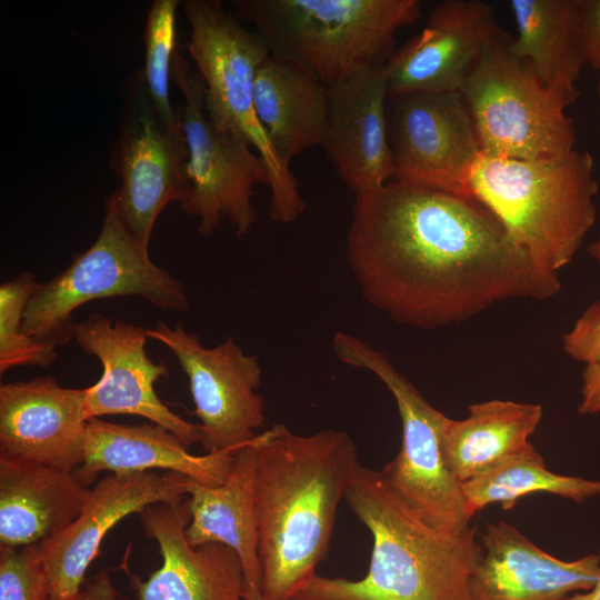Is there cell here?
I'll use <instances>...</instances> for the list:
<instances>
[{
    "instance_id": "6da1fadb",
    "label": "cell",
    "mask_w": 600,
    "mask_h": 600,
    "mask_svg": "<svg viewBox=\"0 0 600 600\" xmlns=\"http://www.w3.org/2000/svg\"><path fill=\"white\" fill-rule=\"evenodd\" d=\"M346 253L363 299L422 330L561 290L477 200L394 179L354 199Z\"/></svg>"
},
{
    "instance_id": "30bf717a",
    "label": "cell",
    "mask_w": 600,
    "mask_h": 600,
    "mask_svg": "<svg viewBox=\"0 0 600 600\" xmlns=\"http://www.w3.org/2000/svg\"><path fill=\"white\" fill-rule=\"evenodd\" d=\"M171 76L183 94L176 114L189 149L191 193L181 209L197 217L202 237L211 236L223 220L233 226L238 238L246 237L258 219L254 187L270 186L268 168L244 139L213 124L206 110L203 79L178 50Z\"/></svg>"
},
{
    "instance_id": "74e56055",
    "label": "cell",
    "mask_w": 600,
    "mask_h": 600,
    "mask_svg": "<svg viewBox=\"0 0 600 600\" xmlns=\"http://www.w3.org/2000/svg\"><path fill=\"white\" fill-rule=\"evenodd\" d=\"M597 96H598V101H599V104H600V76H599L598 84H597Z\"/></svg>"
},
{
    "instance_id": "ac0fdd59",
    "label": "cell",
    "mask_w": 600,
    "mask_h": 600,
    "mask_svg": "<svg viewBox=\"0 0 600 600\" xmlns=\"http://www.w3.org/2000/svg\"><path fill=\"white\" fill-rule=\"evenodd\" d=\"M84 388L52 377L0 386V454L74 471L83 461Z\"/></svg>"
},
{
    "instance_id": "9a60e30c",
    "label": "cell",
    "mask_w": 600,
    "mask_h": 600,
    "mask_svg": "<svg viewBox=\"0 0 600 600\" xmlns=\"http://www.w3.org/2000/svg\"><path fill=\"white\" fill-rule=\"evenodd\" d=\"M190 478L170 471L108 473L89 488L77 519L37 544L49 582L50 600H72L102 540L123 518L159 502L187 496Z\"/></svg>"
},
{
    "instance_id": "8d00e7d4",
    "label": "cell",
    "mask_w": 600,
    "mask_h": 600,
    "mask_svg": "<svg viewBox=\"0 0 600 600\" xmlns=\"http://www.w3.org/2000/svg\"><path fill=\"white\" fill-rule=\"evenodd\" d=\"M589 254L600 262V237L588 247Z\"/></svg>"
},
{
    "instance_id": "f1b7e54d",
    "label": "cell",
    "mask_w": 600,
    "mask_h": 600,
    "mask_svg": "<svg viewBox=\"0 0 600 600\" xmlns=\"http://www.w3.org/2000/svg\"><path fill=\"white\" fill-rule=\"evenodd\" d=\"M178 0H154L149 9L144 30V68L141 70L149 94L169 121H176V110L169 99V79L177 51L176 14Z\"/></svg>"
},
{
    "instance_id": "83f0119b",
    "label": "cell",
    "mask_w": 600,
    "mask_h": 600,
    "mask_svg": "<svg viewBox=\"0 0 600 600\" xmlns=\"http://www.w3.org/2000/svg\"><path fill=\"white\" fill-rule=\"evenodd\" d=\"M39 283L31 272H23L0 287L1 374L16 367H46L58 357L54 346L29 337L22 331L27 304Z\"/></svg>"
},
{
    "instance_id": "52a82bcc",
    "label": "cell",
    "mask_w": 600,
    "mask_h": 600,
    "mask_svg": "<svg viewBox=\"0 0 600 600\" xmlns=\"http://www.w3.org/2000/svg\"><path fill=\"white\" fill-rule=\"evenodd\" d=\"M138 296L163 310H186L184 286L156 266L126 227L111 194L101 230L86 251L74 254L67 269L40 282L22 319V331L56 348L72 340L73 312L106 298Z\"/></svg>"
},
{
    "instance_id": "e0dca14e",
    "label": "cell",
    "mask_w": 600,
    "mask_h": 600,
    "mask_svg": "<svg viewBox=\"0 0 600 600\" xmlns=\"http://www.w3.org/2000/svg\"><path fill=\"white\" fill-rule=\"evenodd\" d=\"M162 563L142 581L131 577L138 600H244V573L237 552L222 543L193 547L186 537L188 499L159 502L140 513Z\"/></svg>"
},
{
    "instance_id": "4dcf8cb0",
    "label": "cell",
    "mask_w": 600,
    "mask_h": 600,
    "mask_svg": "<svg viewBox=\"0 0 600 600\" xmlns=\"http://www.w3.org/2000/svg\"><path fill=\"white\" fill-rule=\"evenodd\" d=\"M562 347L576 361L600 363V300L590 304L563 334Z\"/></svg>"
},
{
    "instance_id": "7a4b0ae2",
    "label": "cell",
    "mask_w": 600,
    "mask_h": 600,
    "mask_svg": "<svg viewBox=\"0 0 600 600\" xmlns=\"http://www.w3.org/2000/svg\"><path fill=\"white\" fill-rule=\"evenodd\" d=\"M260 589L292 600L327 554L337 510L359 466L343 430L297 434L274 424L257 436Z\"/></svg>"
},
{
    "instance_id": "cb8c5ba5",
    "label": "cell",
    "mask_w": 600,
    "mask_h": 600,
    "mask_svg": "<svg viewBox=\"0 0 600 600\" xmlns=\"http://www.w3.org/2000/svg\"><path fill=\"white\" fill-rule=\"evenodd\" d=\"M254 108L272 148L288 168L304 149L322 147L329 118L328 88L311 72L269 56L254 81Z\"/></svg>"
},
{
    "instance_id": "d6a6232c",
    "label": "cell",
    "mask_w": 600,
    "mask_h": 600,
    "mask_svg": "<svg viewBox=\"0 0 600 600\" xmlns=\"http://www.w3.org/2000/svg\"><path fill=\"white\" fill-rule=\"evenodd\" d=\"M581 402L578 412L593 414L600 412V363L586 364L582 371Z\"/></svg>"
},
{
    "instance_id": "2e32d148",
    "label": "cell",
    "mask_w": 600,
    "mask_h": 600,
    "mask_svg": "<svg viewBox=\"0 0 600 600\" xmlns=\"http://www.w3.org/2000/svg\"><path fill=\"white\" fill-rule=\"evenodd\" d=\"M504 36L484 1L440 2L422 30L384 63L389 98L460 91L473 67Z\"/></svg>"
},
{
    "instance_id": "8992f818",
    "label": "cell",
    "mask_w": 600,
    "mask_h": 600,
    "mask_svg": "<svg viewBox=\"0 0 600 600\" xmlns=\"http://www.w3.org/2000/svg\"><path fill=\"white\" fill-rule=\"evenodd\" d=\"M182 7L190 26L187 48L204 82L209 118L218 129L244 139L264 161L270 219L294 221L304 210L298 181L276 154L254 108L257 71L270 56L266 41L227 12L220 0H186Z\"/></svg>"
},
{
    "instance_id": "1f68e13d",
    "label": "cell",
    "mask_w": 600,
    "mask_h": 600,
    "mask_svg": "<svg viewBox=\"0 0 600 600\" xmlns=\"http://www.w3.org/2000/svg\"><path fill=\"white\" fill-rule=\"evenodd\" d=\"M574 22L584 64L600 72V0H574Z\"/></svg>"
},
{
    "instance_id": "7c38bea8",
    "label": "cell",
    "mask_w": 600,
    "mask_h": 600,
    "mask_svg": "<svg viewBox=\"0 0 600 600\" xmlns=\"http://www.w3.org/2000/svg\"><path fill=\"white\" fill-rule=\"evenodd\" d=\"M147 336L166 346L186 373L207 452L239 449L259 434L266 414L257 356L246 354L231 337L207 348L181 324L159 322Z\"/></svg>"
},
{
    "instance_id": "5b68a950",
    "label": "cell",
    "mask_w": 600,
    "mask_h": 600,
    "mask_svg": "<svg viewBox=\"0 0 600 600\" xmlns=\"http://www.w3.org/2000/svg\"><path fill=\"white\" fill-rule=\"evenodd\" d=\"M270 54L314 74L327 88L383 66L396 33L421 17L419 0H233Z\"/></svg>"
},
{
    "instance_id": "d6986e66",
    "label": "cell",
    "mask_w": 600,
    "mask_h": 600,
    "mask_svg": "<svg viewBox=\"0 0 600 600\" xmlns=\"http://www.w3.org/2000/svg\"><path fill=\"white\" fill-rule=\"evenodd\" d=\"M328 94L329 118L322 147L356 198L372 193L394 176L384 64L329 87Z\"/></svg>"
},
{
    "instance_id": "9c48e42d",
    "label": "cell",
    "mask_w": 600,
    "mask_h": 600,
    "mask_svg": "<svg viewBox=\"0 0 600 600\" xmlns=\"http://www.w3.org/2000/svg\"><path fill=\"white\" fill-rule=\"evenodd\" d=\"M509 40L506 34L479 60L460 90L481 153L537 159L574 150L576 127L567 106L510 52Z\"/></svg>"
},
{
    "instance_id": "ba28073f",
    "label": "cell",
    "mask_w": 600,
    "mask_h": 600,
    "mask_svg": "<svg viewBox=\"0 0 600 600\" xmlns=\"http://www.w3.org/2000/svg\"><path fill=\"white\" fill-rule=\"evenodd\" d=\"M334 356L373 373L394 398L402 424L401 448L380 471L388 484L423 520L446 530H463L471 518L461 484L448 470L441 447L449 417L432 407L379 350L342 331L332 337Z\"/></svg>"
},
{
    "instance_id": "277c9868",
    "label": "cell",
    "mask_w": 600,
    "mask_h": 600,
    "mask_svg": "<svg viewBox=\"0 0 600 600\" xmlns=\"http://www.w3.org/2000/svg\"><path fill=\"white\" fill-rule=\"evenodd\" d=\"M471 197L544 271L568 266L597 219L599 187L589 152L509 159L481 153L470 180Z\"/></svg>"
},
{
    "instance_id": "44dd1931",
    "label": "cell",
    "mask_w": 600,
    "mask_h": 600,
    "mask_svg": "<svg viewBox=\"0 0 600 600\" xmlns=\"http://www.w3.org/2000/svg\"><path fill=\"white\" fill-rule=\"evenodd\" d=\"M238 449L193 454L168 429L156 424H122L91 418L82 463L73 471L89 487L100 472L170 471L207 486L221 484Z\"/></svg>"
},
{
    "instance_id": "8fae6325",
    "label": "cell",
    "mask_w": 600,
    "mask_h": 600,
    "mask_svg": "<svg viewBox=\"0 0 600 600\" xmlns=\"http://www.w3.org/2000/svg\"><path fill=\"white\" fill-rule=\"evenodd\" d=\"M189 149L177 117L167 120L153 103L141 70L131 77L111 166L121 179L113 199L126 227L149 251L153 226L170 202L189 200Z\"/></svg>"
},
{
    "instance_id": "7402d4cb",
    "label": "cell",
    "mask_w": 600,
    "mask_h": 600,
    "mask_svg": "<svg viewBox=\"0 0 600 600\" xmlns=\"http://www.w3.org/2000/svg\"><path fill=\"white\" fill-rule=\"evenodd\" d=\"M89 487L73 471L0 454V547L39 544L80 514Z\"/></svg>"
},
{
    "instance_id": "4316f807",
    "label": "cell",
    "mask_w": 600,
    "mask_h": 600,
    "mask_svg": "<svg viewBox=\"0 0 600 600\" xmlns=\"http://www.w3.org/2000/svg\"><path fill=\"white\" fill-rule=\"evenodd\" d=\"M466 510L470 518L488 504L500 502L507 510L518 499L533 492H549L576 502L600 494V480L562 476L546 466L531 446L490 471L461 483Z\"/></svg>"
},
{
    "instance_id": "ffe728a7",
    "label": "cell",
    "mask_w": 600,
    "mask_h": 600,
    "mask_svg": "<svg viewBox=\"0 0 600 600\" xmlns=\"http://www.w3.org/2000/svg\"><path fill=\"white\" fill-rule=\"evenodd\" d=\"M480 538L482 554L469 583L472 600H563L598 580L599 556L558 559L507 522L488 523Z\"/></svg>"
},
{
    "instance_id": "f546056e",
    "label": "cell",
    "mask_w": 600,
    "mask_h": 600,
    "mask_svg": "<svg viewBox=\"0 0 600 600\" xmlns=\"http://www.w3.org/2000/svg\"><path fill=\"white\" fill-rule=\"evenodd\" d=\"M0 600H50L38 546L0 547Z\"/></svg>"
},
{
    "instance_id": "836d02e7",
    "label": "cell",
    "mask_w": 600,
    "mask_h": 600,
    "mask_svg": "<svg viewBox=\"0 0 600 600\" xmlns=\"http://www.w3.org/2000/svg\"><path fill=\"white\" fill-rule=\"evenodd\" d=\"M72 600H122L111 577L102 571L96 574Z\"/></svg>"
},
{
    "instance_id": "3957f363",
    "label": "cell",
    "mask_w": 600,
    "mask_h": 600,
    "mask_svg": "<svg viewBox=\"0 0 600 600\" xmlns=\"http://www.w3.org/2000/svg\"><path fill=\"white\" fill-rule=\"evenodd\" d=\"M346 499L372 534L368 572L359 580L314 574L292 600H472L470 578L482 554L474 527L431 526L380 471L360 463Z\"/></svg>"
},
{
    "instance_id": "e575fe53",
    "label": "cell",
    "mask_w": 600,
    "mask_h": 600,
    "mask_svg": "<svg viewBox=\"0 0 600 600\" xmlns=\"http://www.w3.org/2000/svg\"><path fill=\"white\" fill-rule=\"evenodd\" d=\"M600 558V553H599ZM563 600H600V571L596 584L588 591L583 593H576L573 596H568Z\"/></svg>"
},
{
    "instance_id": "603a6c76",
    "label": "cell",
    "mask_w": 600,
    "mask_h": 600,
    "mask_svg": "<svg viewBox=\"0 0 600 600\" xmlns=\"http://www.w3.org/2000/svg\"><path fill=\"white\" fill-rule=\"evenodd\" d=\"M256 439L234 452L221 484L207 486L189 479L190 521L186 537L193 547L217 542L234 550L242 563L244 584L260 588Z\"/></svg>"
},
{
    "instance_id": "4fadbf2b",
    "label": "cell",
    "mask_w": 600,
    "mask_h": 600,
    "mask_svg": "<svg viewBox=\"0 0 600 600\" xmlns=\"http://www.w3.org/2000/svg\"><path fill=\"white\" fill-rule=\"evenodd\" d=\"M389 100L393 179L472 198L469 180L481 148L461 92H418Z\"/></svg>"
},
{
    "instance_id": "484cf974",
    "label": "cell",
    "mask_w": 600,
    "mask_h": 600,
    "mask_svg": "<svg viewBox=\"0 0 600 600\" xmlns=\"http://www.w3.org/2000/svg\"><path fill=\"white\" fill-rule=\"evenodd\" d=\"M517 37L508 47L527 61L547 89L567 107L579 90L584 64L574 22V0H511Z\"/></svg>"
},
{
    "instance_id": "d4e9b609",
    "label": "cell",
    "mask_w": 600,
    "mask_h": 600,
    "mask_svg": "<svg viewBox=\"0 0 600 600\" xmlns=\"http://www.w3.org/2000/svg\"><path fill=\"white\" fill-rule=\"evenodd\" d=\"M462 420L448 419L441 440L446 466L461 484L528 450L542 407L511 400L471 404Z\"/></svg>"
},
{
    "instance_id": "5bb4252c",
    "label": "cell",
    "mask_w": 600,
    "mask_h": 600,
    "mask_svg": "<svg viewBox=\"0 0 600 600\" xmlns=\"http://www.w3.org/2000/svg\"><path fill=\"white\" fill-rule=\"evenodd\" d=\"M147 329L92 313L74 322L72 339L102 364V374L84 388L88 419L113 414L143 417L176 434L183 444L201 442L198 424L173 412L156 392L167 377L164 362H154L146 351Z\"/></svg>"
},
{
    "instance_id": "d590c367",
    "label": "cell",
    "mask_w": 600,
    "mask_h": 600,
    "mask_svg": "<svg viewBox=\"0 0 600 600\" xmlns=\"http://www.w3.org/2000/svg\"><path fill=\"white\" fill-rule=\"evenodd\" d=\"M244 600H267L258 587L244 584Z\"/></svg>"
}]
</instances>
